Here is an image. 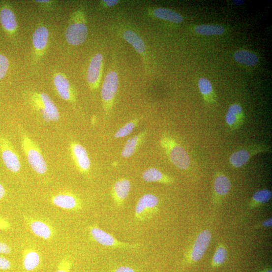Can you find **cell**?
Instances as JSON below:
<instances>
[{
  "instance_id": "4fadbf2b",
  "label": "cell",
  "mask_w": 272,
  "mask_h": 272,
  "mask_svg": "<svg viewBox=\"0 0 272 272\" xmlns=\"http://www.w3.org/2000/svg\"><path fill=\"white\" fill-rule=\"evenodd\" d=\"M232 188V183L229 178L222 173H217L214 181L213 201L219 205L228 195Z\"/></svg>"
},
{
  "instance_id": "ffe728a7",
  "label": "cell",
  "mask_w": 272,
  "mask_h": 272,
  "mask_svg": "<svg viewBox=\"0 0 272 272\" xmlns=\"http://www.w3.org/2000/svg\"><path fill=\"white\" fill-rule=\"evenodd\" d=\"M146 134L147 133L143 131L129 139L124 146L121 153L122 156L129 158L133 156L144 142Z\"/></svg>"
},
{
  "instance_id": "ee69618b",
  "label": "cell",
  "mask_w": 272,
  "mask_h": 272,
  "mask_svg": "<svg viewBox=\"0 0 272 272\" xmlns=\"http://www.w3.org/2000/svg\"><path fill=\"white\" fill-rule=\"evenodd\" d=\"M36 1L38 2H41V3H46L49 2V1Z\"/></svg>"
},
{
  "instance_id": "f35d334b",
  "label": "cell",
  "mask_w": 272,
  "mask_h": 272,
  "mask_svg": "<svg viewBox=\"0 0 272 272\" xmlns=\"http://www.w3.org/2000/svg\"><path fill=\"white\" fill-rule=\"evenodd\" d=\"M103 2L108 7H112L117 5L119 3V1L117 0H107V1H103Z\"/></svg>"
},
{
  "instance_id": "9a60e30c",
  "label": "cell",
  "mask_w": 272,
  "mask_h": 272,
  "mask_svg": "<svg viewBox=\"0 0 272 272\" xmlns=\"http://www.w3.org/2000/svg\"><path fill=\"white\" fill-rule=\"evenodd\" d=\"M103 57L100 54H96L90 64L87 79L91 89L97 90L101 80Z\"/></svg>"
},
{
  "instance_id": "8992f818",
  "label": "cell",
  "mask_w": 272,
  "mask_h": 272,
  "mask_svg": "<svg viewBox=\"0 0 272 272\" xmlns=\"http://www.w3.org/2000/svg\"><path fill=\"white\" fill-rule=\"evenodd\" d=\"M119 86L118 74L114 71L109 72L104 79L101 89V98L104 110L110 112L114 105Z\"/></svg>"
},
{
  "instance_id": "44dd1931",
  "label": "cell",
  "mask_w": 272,
  "mask_h": 272,
  "mask_svg": "<svg viewBox=\"0 0 272 272\" xmlns=\"http://www.w3.org/2000/svg\"><path fill=\"white\" fill-rule=\"evenodd\" d=\"M41 262L40 254L36 250L32 248H26L23 252V266L28 272L35 270Z\"/></svg>"
},
{
  "instance_id": "8fae6325",
  "label": "cell",
  "mask_w": 272,
  "mask_h": 272,
  "mask_svg": "<svg viewBox=\"0 0 272 272\" xmlns=\"http://www.w3.org/2000/svg\"><path fill=\"white\" fill-rule=\"evenodd\" d=\"M72 158L78 171L83 174L89 173L91 161L86 149L80 144L73 142L70 144Z\"/></svg>"
},
{
  "instance_id": "277c9868",
  "label": "cell",
  "mask_w": 272,
  "mask_h": 272,
  "mask_svg": "<svg viewBox=\"0 0 272 272\" xmlns=\"http://www.w3.org/2000/svg\"><path fill=\"white\" fill-rule=\"evenodd\" d=\"M158 198L153 194L143 195L138 200L135 211V218L137 221H144L151 219L158 211Z\"/></svg>"
},
{
  "instance_id": "7bdbcfd3",
  "label": "cell",
  "mask_w": 272,
  "mask_h": 272,
  "mask_svg": "<svg viewBox=\"0 0 272 272\" xmlns=\"http://www.w3.org/2000/svg\"><path fill=\"white\" fill-rule=\"evenodd\" d=\"M263 272H272V271L271 269H268L263 271Z\"/></svg>"
},
{
  "instance_id": "8d00e7d4",
  "label": "cell",
  "mask_w": 272,
  "mask_h": 272,
  "mask_svg": "<svg viewBox=\"0 0 272 272\" xmlns=\"http://www.w3.org/2000/svg\"><path fill=\"white\" fill-rule=\"evenodd\" d=\"M115 272H136L135 270L129 267L121 266L118 268Z\"/></svg>"
},
{
  "instance_id": "7c38bea8",
  "label": "cell",
  "mask_w": 272,
  "mask_h": 272,
  "mask_svg": "<svg viewBox=\"0 0 272 272\" xmlns=\"http://www.w3.org/2000/svg\"><path fill=\"white\" fill-rule=\"evenodd\" d=\"M51 202L55 206L68 211L77 212L82 208L81 200L70 192H62L53 195L51 197Z\"/></svg>"
},
{
  "instance_id": "30bf717a",
  "label": "cell",
  "mask_w": 272,
  "mask_h": 272,
  "mask_svg": "<svg viewBox=\"0 0 272 272\" xmlns=\"http://www.w3.org/2000/svg\"><path fill=\"white\" fill-rule=\"evenodd\" d=\"M24 218L31 233L36 237L50 240L55 236V228L47 221L28 216H24Z\"/></svg>"
},
{
  "instance_id": "ba28073f",
  "label": "cell",
  "mask_w": 272,
  "mask_h": 272,
  "mask_svg": "<svg viewBox=\"0 0 272 272\" xmlns=\"http://www.w3.org/2000/svg\"><path fill=\"white\" fill-rule=\"evenodd\" d=\"M212 240V233L210 230L205 229L201 232L187 254L188 259L193 263L199 261L207 252Z\"/></svg>"
},
{
  "instance_id": "3957f363",
  "label": "cell",
  "mask_w": 272,
  "mask_h": 272,
  "mask_svg": "<svg viewBox=\"0 0 272 272\" xmlns=\"http://www.w3.org/2000/svg\"><path fill=\"white\" fill-rule=\"evenodd\" d=\"M271 151V146L266 144H255L234 152L229 158L231 165L235 168H241L255 155Z\"/></svg>"
},
{
  "instance_id": "e575fe53",
  "label": "cell",
  "mask_w": 272,
  "mask_h": 272,
  "mask_svg": "<svg viewBox=\"0 0 272 272\" xmlns=\"http://www.w3.org/2000/svg\"><path fill=\"white\" fill-rule=\"evenodd\" d=\"M12 252L11 248L7 243L0 241V254H10Z\"/></svg>"
},
{
  "instance_id": "d6986e66",
  "label": "cell",
  "mask_w": 272,
  "mask_h": 272,
  "mask_svg": "<svg viewBox=\"0 0 272 272\" xmlns=\"http://www.w3.org/2000/svg\"><path fill=\"white\" fill-rule=\"evenodd\" d=\"M54 84L60 96L66 101L74 100L70 83L63 75L57 74L54 78Z\"/></svg>"
},
{
  "instance_id": "52a82bcc",
  "label": "cell",
  "mask_w": 272,
  "mask_h": 272,
  "mask_svg": "<svg viewBox=\"0 0 272 272\" xmlns=\"http://www.w3.org/2000/svg\"><path fill=\"white\" fill-rule=\"evenodd\" d=\"M0 151L7 169L13 173L19 172L21 169L19 156L11 142L2 136H0Z\"/></svg>"
},
{
  "instance_id": "6da1fadb",
  "label": "cell",
  "mask_w": 272,
  "mask_h": 272,
  "mask_svg": "<svg viewBox=\"0 0 272 272\" xmlns=\"http://www.w3.org/2000/svg\"><path fill=\"white\" fill-rule=\"evenodd\" d=\"M160 144L171 162L177 168L181 170L189 168L191 164L190 157L174 138L164 135L160 139Z\"/></svg>"
},
{
  "instance_id": "7402d4cb",
  "label": "cell",
  "mask_w": 272,
  "mask_h": 272,
  "mask_svg": "<svg viewBox=\"0 0 272 272\" xmlns=\"http://www.w3.org/2000/svg\"><path fill=\"white\" fill-rule=\"evenodd\" d=\"M123 37L135 51L140 54H143L146 50L145 45L142 39L135 32L127 30L123 33Z\"/></svg>"
},
{
  "instance_id": "b9f144b4",
  "label": "cell",
  "mask_w": 272,
  "mask_h": 272,
  "mask_svg": "<svg viewBox=\"0 0 272 272\" xmlns=\"http://www.w3.org/2000/svg\"><path fill=\"white\" fill-rule=\"evenodd\" d=\"M96 118L93 116L91 119V123L92 124H95L96 123Z\"/></svg>"
},
{
  "instance_id": "f546056e",
  "label": "cell",
  "mask_w": 272,
  "mask_h": 272,
  "mask_svg": "<svg viewBox=\"0 0 272 272\" xmlns=\"http://www.w3.org/2000/svg\"><path fill=\"white\" fill-rule=\"evenodd\" d=\"M228 256L227 249L223 243H219L216 249L212 259V265L214 267L221 266L227 260Z\"/></svg>"
},
{
  "instance_id": "e0dca14e",
  "label": "cell",
  "mask_w": 272,
  "mask_h": 272,
  "mask_svg": "<svg viewBox=\"0 0 272 272\" xmlns=\"http://www.w3.org/2000/svg\"><path fill=\"white\" fill-rule=\"evenodd\" d=\"M226 122L232 130L240 128L243 123L244 115L242 107L238 104L229 107L225 116Z\"/></svg>"
},
{
  "instance_id": "74e56055",
  "label": "cell",
  "mask_w": 272,
  "mask_h": 272,
  "mask_svg": "<svg viewBox=\"0 0 272 272\" xmlns=\"http://www.w3.org/2000/svg\"><path fill=\"white\" fill-rule=\"evenodd\" d=\"M272 226V218H270L267 220H264L258 225L259 227H270Z\"/></svg>"
},
{
  "instance_id": "ac0fdd59",
  "label": "cell",
  "mask_w": 272,
  "mask_h": 272,
  "mask_svg": "<svg viewBox=\"0 0 272 272\" xmlns=\"http://www.w3.org/2000/svg\"><path fill=\"white\" fill-rule=\"evenodd\" d=\"M142 177L145 181L149 182L171 184L175 181L173 177L165 175L153 167L145 171L142 174Z\"/></svg>"
},
{
  "instance_id": "484cf974",
  "label": "cell",
  "mask_w": 272,
  "mask_h": 272,
  "mask_svg": "<svg viewBox=\"0 0 272 272\" xmlns=\"http://www.w3.org/2000/svg\"><path fill=\"white\" fill-rule=\"evenodd\" d=\"M0 20L3 28L7 30L12 31L17 27L16 17L12 11L7 8L0 12Z\"/></svg>"
},
{
  "instance_id": "cb8c5ba5",
  "label": "cell",
  "mask_w": 272,
  "mask_h": 272,
  "mask_svg": "<svg viewBox=\"0 0 272 272\" xmlns=\"http://www.w3.org/2000/svg\"><path fill=\"white\" fill-rule=\"evenodd\" d=\"M272 192L264 189L255 192L249 203L248 206L250 209L258 208L262 205L268 203L272 198Z\"/></svg>"
},
{
  "instance_id": "7a4b0ae2",
  "label": "cell",
  "mask_w": 272,
  "mask_h": 272,
  "mask_svg": "<svg viewBox=\"0 0 272 272\" xmlns=\"http://www.w3.org/2000/svg\"><path fill=\"white\" fill-rule=\"evenodd\" d=\"M21 142L32 169L39 175L45 174L48 171V165L38 146L26 134L22 135Z\"/></svg>"
},
{
  "instance_id": "5bb4252c",
  "label": "cell",
  "mask_w": 272,
  "mask_h": 272,
  "mask_svg": "<svg viewBox=\"0 0 272 272\" xmlns=\"http://www.w3.org/2000/svg\"><path fill=\"white\" fill-rule=\"evenodd\" d=\"M88 35V29L85 24L76 23L70 25L66 29L65 37L68 43L78 46L84 43Z\"/></svg>"
},
{
  "instance_id": "603a6c76",
  "label": "cell",
  "mask_w": 272,
  "mask_h": 272,
  "mask_svg": "<svg viewBox=\"0 0 272 272\" xmlns=\"http://www.w3.org/2000/svg\"><path fill=\"white\" fill-rule=\"evenodd\" d=\"M153 14L159 19L175 24H180L183 21V17L180 14L169 9L158 8L154 10Z\"/></svg>"
},
{
  "instance_id": "2e32d148",
  "label": "cell",
  "mask_w": 272,
  "mask_h": 272,
  "mask_svg": "<svg viewBox=\"0 0 272 272\" xmlns=\"http://www.w3.org/2000/svg\"><path fill=\"white\" fill-rule=\"evenodd\" d=\"M131 182L126 179H121L114 184L112 189V196L116 204L121 206L128 197L131 190Z\"/></svg>"
},
{
  "instance_id": "83f0119b",
  "label": "cell",
  "mask_w": 272,
  "mask_h": 272,
  "mask_svg": "<svg viewBox=\"0 0 272 272\" xmlns=\"http://www.w3.org/2000/svg\"><path fill=\"white\" fill-rule=\"evenodd\" d=\"M198 86L205 100L208 102H214L213 88L211 82L205 78H200L198 81Z\"/></svg>"
},
{
  "instance_id": "9c48e42d",
  "label": "cell",
  "mask_w": 272,
  "mask_h": 272,
  "mask_svg": "<svg viewBox=\"0 0 272 272\" xmlns=\"http://www.w3.org/2000/svg\"><path fill=\"white\" fill-rule=\"evenodd\" d=\"M89 231L93 239L104 246L122 249L136 248L139 246V244H132L120 242L113 236L97 226H91Z\"/></svg>"
},
{
  "instance_id": "d4e9b609",
  "label": "cell",
  "mask_w": 272,
  "mask_h": 272,
  "mask_svg": "<svg viewBox=\"0 0 272 272\" xmlns=\"http://www.w3.org/2000/svg\"><path fill=\"white\" fill-rule=\"evenodd\" d=\"M48 30L45 27H40L34 31L32 41L34 47L37 50H43L48 43Z\"/></svg>"
},
{
  "instance_id": "ab89813d",
  "label": "cell",
  "mask_w": 272,
  "mask_h": 272,
  "mask_svg": "<svg viewBox=\"0 0 272 272\" xmlns=\"http://www.w3.org/2000/svg\"><path fill=\"white\" fill-rule=\"evenodd\" d=\"M6 194L5 188L2 184L0 183V201L2 200Z\"/></svg>"
},
{
  "instance_id": "4316f807",
  "label": "cell",
  "mask_w": 272,
  "mask_h": 272,
  "mask_svg": "<svg viewBox=\"0 0 272 272\" xmlns=\"http://www.w3.org/2000/svg\"><path fill=\"white\" fill-rule=\"evenodd\" d=\"M234 58L239 63L249 66H255L258 61L256 55L246 50L238 51L234 55Z\"/></svg>"
},
{
  "instance_id": "d6a6232c",
  "label": "cell",
  "mask_w": 272,
  "mask_h": 272,
  "mask_svg": "<svg viewBox=\"0 0 272 272\" xmlns=\"http://www.w3.org/2000/svg\"><path fill=\"white\" fill-rule=\"evenodd\" d=\"M9 66V61L7 57L0 54V80L6 75Z\"/></svg>"
},
{
  "instance_id": "5b68a950",
  "label": "cell",
  "mask_w": 272,
  "mask_h": 272,
  "mask_svg": "<svg viewBox=\"0 0 272 272\" xmlns=\"http://www.w3.org/2000/svg\"><path fill=\"white\" fill-rule=\"evenodd\" d=\"M37 111L47 122H56L60 119L58 108L51 98L46 93L37 94L33 98Z\"/></svg>"
},
{
  "instance_id": "1f68e13d",
  "label": "cell",
  "mask_w": 272,
  "mask_h": 272,
  "mask_svg": "<svg viewBox=\"0 0 272 272\" xmlns=\"http://www.w3.org/2000/svg\"><path fill=\"white\" fill-rule=\"evenodd\" d=\"M72 266L71 259L68 257L62 259L59 263L56 272H70Z\"/></svg>"
},
{
  "instance_id": "60d3db41",
  "label": "cell",
  "mask_w": 272,
  "mask_h": 272,
  "mask_svg": "<svg viewBox=\"0 0 272 272\" xmlns=\"http://www.w3.org/2000/svg\"><path fill=\"white\" fill-rule=\"evenodd\" d=\"M233 2L236 5L240 6L244 3V1H243V0H234V1H233Z\"/></svg>"
},
{
  "instance_id": "f1b7e54d",
  "label": "cell",
  "mask_w": 272,
  "mask_h": 272,
  "mask_svg": "<svg viewBox=\"0 0 272 272\" xmlns=\"http://www.w3.org/2000/svg\"><path fill=\"white\" fill-rule=\"evenodd\" d=\"M195 30L197 33L204 35H221L225 32L224 28L219 25H200L197 26Z\"/></svg>"
},
{
  "instance_id": "4dcf8cb0",
  "label": "cell",
  "mask_w": 272,
  "mask_h": 272,
  "mask_svg": "<svg viewBox=\"0 0 272 272\" xmlns=\"http://www.w3.org/2000/svg\"><path fill=\"white\" fill-rule=\"evenodd\" d=\"M139 120L135 119L123 125L119 129L115 134V138L119 139L122 138L130 134L138 124Z\"/></svg>"
},
{
  "instance_id": "836d02e7",
  "label": "cell",
  "mask_w": 272,
  "mask_h": 272,
  "mask_svg": "<svg viewBox=\"0 0 272 272\" xmlns=\"http://www.w3.org/2000/svg\"><path fill=\"white\" fill-rule=\"evenodd\" d=\"M11 267V262L4 257L0 256V270H7Z\"/></svg>"
},
{
  "instance_id": "d590c367",
  "label": "cell",
  "mask_w": 272,
  "mask_h": 272,
  "mask_svg": "<svg viewBox=\"0 0 272 272\" xmlns=\"http://www.w3.org/2000/svg\"><path fill=\"white\" fill-rule=\"evenodd\" d=\"M11 228V224L7 219L0 217V231H8Z\"/></svg>"
}]
</instances>
